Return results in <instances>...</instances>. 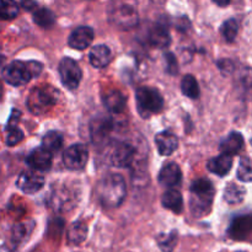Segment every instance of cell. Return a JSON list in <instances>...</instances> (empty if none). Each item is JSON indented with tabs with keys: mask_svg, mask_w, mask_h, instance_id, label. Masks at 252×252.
<instances>
[{
	"mask_svg": "<svg viewBox=\"0 0 252 252\" xmlns=\"http://www.w3.org/2000/svg\"><path fill=\"white\" fill-rule=\"evenodd\" d=\"M98 201L103 207L107 208H116L123 203L127 194L125 179L118 174H111L103 177L97 185Z\"/></svg>",
	"mask_w": 252,
	"mask_h": 252,
	"instance_id": "cell-1",
	"label": "cell"
},
{
	"mask_svg": "<svg viewBox=\"0 0 252 252\" xmlns=\"http://www.w3.org/2000/svg\"><path fill=\"white\" fill-rule=\"evenodd\" d=\"M214 199V187L207 179H198L191 185L189 206L196 218L206 217L212 209Z\"/></svg>",
	"mask_w": 252,
	"mask_h": 252,
	"instance_id": "cell-2",
	"label": "cell"
},
{
	"mask_svg": "<svg viewBox=\"0 0 252 252\" xmlns=\"http://www.w3.org/2000/svg\"><path fill=\"white\" fill-rule=\"evenodd\" d=\"M111 24L121 30H130L139 22L135 0H112L108 7Z\"/></svg>",
	"mask_w": 252,
	"mask_h": 252,
	"instance_id": "cell-3",
	"label": "cell"
},
{
	"mask_svg": "<svg viewBox=\"0 0 252 252\" xmlns=\"http://www.w3.org/2000/svg\"><path fill=\"white\" fill-rule=\"evenodd\" d=\"M42 65L39 62L15 61L7 64L2 70V78L12 86H21L29 83L32 78H36L42 73Z\"/></svg>",
	"mask_w": 252,
	"mask_h": 252,
	"instance_id": "cell-4",
	"label": "cell"
},
{
	"mask_svg": "<svg viewBox=\"0 0 252 252\" xmlns=\"http://www.w3.org/2000/svg\"><path fill=\"white\" fill-rule=\"evenodd\" d=\"M59 96V91L52 86H37L30 93L26 105L33 115H46L56 106Z\"/></svg>",
	"mask_w": 252,
	"mask_h": 252,
	"instance_id": "cell-5",
	"label": "cell"
},
{
	"mask_svg": "<svg viewBox=\"0 0 252 252\" xmlns=\"http://www.w3.org/2000/svg\"><path fill=\"white\" fill-rule=\"evenodd\" d=\"M137 108L143 118L161 112L164 108V97L158 89L150 86H142L135 93Z\"/></svg>",
	"mask_w": 252,
	"mask_h": 252,
	"instance_id": "cell-6",
	"label": "cell"
},
{
	"mask_svg": "<svg viewBox=\"0 0 252 252\" xmlns=\"http://www.w3.org/2000/svg\"><path fill=\"white\" fill-rule=\"evenodd\" d=\"M59 75H61L63 85L69 90H75L83 78L79 64L69 57L63 58L59 63Z\"/></svg>",
	"mask_w": 252,
	"mask_h": 252,
	"instance_id": "cell-7",
	"label": "cell"
},
{
	"mask_svg": "<svg viewBox=\"0 0 252 252\" xmlns=\"http://www.w3.org/2000/svg\"><path fill=\"white\" fill-rule=\"evenodd\" d=\"M113 128H115V123L111 117L100 116V117L94 118L90 125V134L94 144H105L110 138Z\"/></svg>",
	"mask_w": 252,
	"mask_h": 252,
	"instance_id": "cell-8",
	"label": "cell"
},
{
	"mask_svg": "<svg viewBox=\"0 0 252 252\" xmlns=\"http://www.w3.org/2000/svg\"><path fill=\"white\" fill-rule=\"evenodd\" d=\"M89 152L84 144H73L64 152L63 162L69 170H81L88 162Z\"/></svg>",
	"mask_w": 252,
	"mask_h": 252,
	"instance_id": "cell-9",
	"label": "cell"
},
{
	"mask_svg": "<svg viewBox=\"0 0 252 252\" xmlns=\"http://www.w3.org/2000/svg\"><path fill=\"white\" fill-rule=\"evenodd\" d=\"M135 157V149L128 143L116 145L110 157V161L116 167H129Z\"/></svg>",
	"mask_w": 252,
	"mask_h": 252,
	"instance_id": "cell-10",
	"label": "cell"
},
{
	"mask_svg": "<svg viewBox=\"0 0 252 252\" xmlns=\"http://www.w3.org/2000/svg\"><path fill=\"white\" fill-rule=\"evenodd\" d=\"M16 186L26 194H33L44 186V179L39 174L32 171L21 172L16 181Z\"/></svg>",
	"mask_w": 252,
	"mask_h": 252,
	"instance_id": "cell-11",
	"label": "cell"
},
{
	"mask_svg": "<svg viewBox=\"0 0 252 252\" xmlns=\"http://www.w3.org/2000/svg\"><path fill=\"white\" fill-rule=\"evenodd\" d=\"M94 36H95V33H94V30L91 27L80 26L71 32V34L69 36L68 43L71 48L83 51V49L88 48L93 43Z\"/></svg>",
	"mask_w": 252,
	"mask_h": 252,
	"instance_id": "cell-12",
	"label": "cell"
},
{
	"mask_svg": "<svg viewBox=\"0 0 252 252\" xmlns=\"http://www.w3.org/2000/svg\"><path fill=\"white\" fill-rule=\"evenodd\" d=\"M49 204L52 208L57 212H66L71 209L75 204L74 201V193L69 191L68 189L63 187V189H54L53 193L51 194V199H49Z\"/></svg>",
	"mask_w": 252,
	"mask_h": 252,
	"instance_id": "cell-13",
	"label": "cell"
},
{
	"mask_svg": "<svg viewBox=\"0 0 252 252\" xmlns=\"http://www.w3.org/2000/svg\"><path fill=\"white\" fill-rule=\"evenodd\" d=\"M252 230V218L251 216L238 217L230 224L228 234L234 240H245L249 238Z\"/></svg>",
	"mask_w": 252,
	"mask_h": 252,
	"instance_id": "cell-14",
	"label": "cell"
},
{
	"mask_svg": "<svg viewBox=\"0 0 252 252\" xmlns=\"http://www.w3.org/2000/svg\"><path fill=\"white\" fill-rule=\"evenodd\" d=\"M52 153L46 150L44 148H37V149L32 150L31 154L27 158V164L32 167V169L39 170V171H44L48 170L52 166Z\"/></svg>",
	"mask_w": 252,
	"mask_h": 252,
	"instance_id": "cell-15",
	"label": "cell"
},
{
	"mask_svg": "<svg viewBox=\"0 0 252 252\" xmlns=\"http://www.w3.org/2000/svg\"><path fill=\"white\" fill-rule=\"evenodd\" d=\"M149 43L152 44L154 48H166L170 43H171V36H170L169 29L165 26L164 24H155L154 26L150 29L149 36Z\"/></svg>",
	"mask_w": 252,
	"mask_h": 252,
	"instance_id": "cell-16",
	"label": "cell"
},
{
	"mask_svg": "<svg viewBox=\"0 0 252 252\" xmlns=\"http://www.w3.org/2000/svg\"><path fill=\"white\" fill-rule=\"evenodd\" d=\"M181 169L175 162L166 164L159 172V184L162 187H174L181 181Z\"/></svg>",
	"mask_w": 252,
	"mask_h": 252,
	"instance_id": "cell-17",
	"label": "cell"
},
{
	"mask_svg": "<svg viewBox=\"0 0 252 252\" xmlns=\"http://www.w3.org/2000/svg\"><path fill=\"white\" fill-rule=\"evenodd\" d=\"M155 143H157L158 152L162 157H169V155H171L177 149V147H179V139L171 132L159 133L157 135V138H155Z\"/></svg>",
	"mask_w": 252,
	"mask_h": 252,
	"instance_id": "cell-18",
	"label": "cell"
},
{
	"mask_svg": "<svg viewBox=\"0 0 252 252\" xmlns=\"http://www.w3.org/2000/svg\"><path fill=\"white\" fill-rule=\"evenodd\" d=\"M89 59L94 68L102 69L110 64L111 59H112V53L111 49L105 44H98L91 48L90 54H89Z\"/></svg>",
	"mask_w": 252,
	"mask_h": 252,
	"instance_id": "cell-19",
	"label": "cell"
},
{
	"mask_svg": "<svg viewBox=\"0 0 252 252\" xmlns=\"http://www.w3.org/2000/svg\"><path fill=\"white\" fill-rule=\"evenodd\" d=\"M126 96L118 90H110L103 96V105L110 112L121 113L126 107Z\"/></svg>",
	"mask_w": 252,
	"mask_h": 252,
	"instance_id": "cell-20",
	"label": "cell"
},
{
	"mask_svg": "<svg viewBox=\"0 0 252 252\" xmlns=\"http://www.w3.org/2000/svg\"><path fill=\"white\" fill-rule=\"evenodd\" d=\"M231 166H233V157H229L226 154H220L219 157L213 158L207 164L209 171L220 177L225 176L230 171Z\"/></svg>",
	"mask_w": 252,
	"mask_h": 252,
	"instance_id": "cell-21",
	"label": "cell"
},
{
	"mask_svg": "<svg viewBox=\"0 0 252 252\" xmlns=\"http://www.w3.org/2000/svg\"><path fill=\"white\" fill-rule=\"evenodd\" d=\"M244 147V138L240 133L233 132L220 143L221 154H226L229 157L240 153V150Z\"/></svg>",
	"mask_w": 252,
	"mask_h": 252,
	"instance_id": "cell-22",
	"label": "cell"
},
{
	"mask_svg": "<svg viewBox=\"0 0 252 252\" xmlns=\"http://www.w3.org/2000/svg\"><path fill=\"white\" fill-rule=\"evenodd\" d=\"M161 203L165 208L176 214H180L184 209V199H182L181 193L176 189H169L167 192H165L162 194Z\"/></svg>",
	"mask_w": 252,
	"mask_h": 252,
	"instance_id": "cell-23",
	"label": "cell"
},
{
	"mask_svg": "<svg viewBox=\"0 0 252 252\" xmlns=\"http://www.w3.org/2000/svg\"><path fill=\"white\" fill-rule=\"evenodd\" d=\"M88 235V225L83 221H74L69 228L66 238H68L69 244L73 245H80Z\"/></svg>",
	"mask_w": 252,
	"mask_h": 252,
	"instance_id": "cell-24",
	"label": "cell"
},
{
	"mask_svg": "<svg viewBox=\"0 0 252 252\" xmlns=\"http://www.w3.org/2000/svg\"><path fill=\"white\" fill-rule=\"evenodd\" d=\"M62 145H63V135L57 130H51V132L46 133L43 140H42V148L48 150L49 153L58 152Z\"/></svg>",
	"mask_w": 252,
	"mask_h": 252,
	"instance_id": "cell-25",
	"label": "cell"
},
{
	"mask_svg": "<svg viewBox=\"0 0 252 252\" xmlns=\"http://www.w3.org/2000/svg\"><path fill=\"white\" fill-rule=\"evenodd\" d=\"M181 90L185 96L189 98H198L199 96V86L196 78L191 74H187L184 76L181 81Z\"/></svg>",
	"mask_w": 252,
	"mask_h": 252,
	"instance_id": "cell-26",
	"label": "cell"
},
{
	"mask_svg": "<svg viewBox=\"0 0 252 252\" xmlns=\"http://www.w3.org/2000/svg\"><path fill=\"white\" fill-rule=\"evenodd\" d=\"M33 21L36 22L38 26L43 27V29H49L56 22V16L53 12L47 7H41V9L36 10L33 12Z\"/></svg>",
	"mask_w": 252,
	"mask_h": 252,
	"instance_id": "cell-27",
	"label": "cell"
},
{
	"mask_svg": "<svg viewBox=\"0 0 252 252\" xmlns=\"http://www.w3.org/2000/svg\"><path fill=\"white\" fill-rule=\"evenodd\" d=\"M245 189H243L241 186H238L235 184H230L225 189L224 192V198L228 202L229 204H239L244 201V197H245Z\"/></svg>",
	"mask_w": 252,
	"mask_h": 252,
	"instance_id": "cell-28",
	"label": "cell"
},
{
	"mask_svg": "<svg viewBox=\"0 0 252 252\" xmlns=\"http://www.w3.org/2000/svg\"><path fill=\"white\" fill-rule=\"evenodd\" d=\"M32 229H33V221L32 220H27L15 225L14 229H12V241H14V244H20L26 240L27 236L31 234Z\"/></svg>",
	"mask_w": 252,
	"mask_h": 252,
	"instance_id": "cell-29",
	"label": "cell"
},
{
	"mask_svg": "<svg viewBox=\"0 0 252 252\" xmlns=\"http://www.w3.org/2000/svg\"><path fill=\"white\" fill-rule=\"evenodd\" d=\"M19 15V5L15 0H0V19L12 20Z\"/></svg>",
	"mask_w": 252,
	"mask_h": 252,
	"instance_id": "cell-30",
	"label": "cell"
},
{
	"mask_svg": "<svg viewBox=\"0 0 252 252\" xmlns=\"http://www.w3.org/2000/svg\"><path fill=\"white\" fill-rule=\"evenodd\" d=\"M177 239H179V236H177L176 231H171L169 234H161L158 238V245L164 252H171L176 248Z\"/></svg>",
	"mask_w": 252,
	"mask_h": 252,
	"instance_id": "cell-31",
	"label": "cell"
},
{
	"mask_svg": "<svg viewBox=\"0 0 252 252\" xmlns=\"http://www.w3.org/2000/svg\"><path fill=\"white\" fill-rule=\"evenodd\" d=\"M221 34L226 42H233L236 38L239 32V24L235 19L226 20L220 29Z\"/></svg>",
	"mask_w": 252,
	"mask_h": 252,
	"instance_id": "cell-32",
	"label": "cell"
},
{
	"mask_svg": "<svg viewBox=\"0 0 252 252\" xmlns=\"http://www.w3.org/2000/svg\"><path fill=\"white\" fill-rule=\"evenodd\" d=\"M238 177L243 182H251L252 171H251V160L249 157H244L240 160L238 167Z\"/></svg>",
	"mask_w": 252,
	"mask_h": 252,
	"instance_id": "cell-33",
	"label": "cell"
},
{
	"mask_svg": "<svg viewBox=\"0 0 252 252\" xmlns=\"http://www.w3.org/2000/svg\"><path fill=\"white\" fill-rule=\"evenodd\" d=\"M25 134L21 129L19 128H14V129L7 130V135H6V144L7 147H14V145L19 144L24 140Z\"/></svg>",
	"mask_w": 252,
	"mask_h": 252,
	"instance_id": "cell-34",
	"label": "cell"
},
{
	"mask_svg": "<svg viewBox=\"0 0 252 252\" xmlns=\"http://www.w3.org/2000/svg\"><path fill=\"white\" fill-rule=\"evenodd\" d=\"M63 229H64V221L59 218L53 219L52 221H49L48 235L53 236V238L54 236L59 238V236L62 235V231H63Z\"/></svg>",
	"mask_w": 252,
	"mask_h": 252,
	"instance_id": "cell-35",
	"label": "cell"
},
{
	"mask_svg": "<svg viewBox=\"0 0 252 252\" xmlns=\"http://www.w3.org/2000/svg\"><path fill=\"white\" fill-rule=\"evenodd\" d=\"M165 61H166V69L170 74H176L179 71V65H177L176 57L172 53L165 54Z\"/></svg>",
	"mask_w": 252,
	"mask_h": 252,
	"instance_id": "cell-36",
	"label": "cell"
},
{
	"mask_svg": "<svg viewBox=\"0 0 252 252\" xmlns=\"http://www.w3.org/2000/svg\"><path fill=\"white\" fill-rule=\"evenodd\" d=\"M20 116H21V112H20V111H16V110L12 111L11 116H10V118H9V122H7V125H6V130L16 128L17 122H19V120H20Z\"/></svg>",
	"mask_w": 252,
	"mask_h": 252,
	"instance_id": "cell-37",
	"label": "cell"
},
{
	"mask_svg": "<svg viewBox=\"0 0 252 252\" xmlns=\"http://www.w3.org/2000/svg\"><path fill=\"white\" fill-rule=\"evenodd\" d=\"M21 6L27 11H32L36 9L37 1L36 0H21Z\"/></svg>",
	"mask_w": 252,
	"mask_h": 252,
	"instance_id": "cell-38",
	"label": "cell"
},
{
	"mask_svg": "<svg viewBox=\"0 0 252 252\" xmlns=\"http://www.w3.org/2000/svg\"><path fill=\"white\" fill-rule=\"evenodd\" d=\"M213 1L219 6H226L230 2V0H213Z\"/></svg>",
	"mask_w": 252,
	"mask_h": 252,
	"instance_id": "cell-39",
	"label": "cell"
},
{
	"mask_svg": "<svg viewBox=\"0 0 252 252\" xmlns=\"http://www.w3.org/2000/svg\"><path fill=\"white\" fill-rule=\"evenodd\" d=\"M0 252H14V250L9 249L7 246H1V248H0Z\"/></svg>",
	"mask_w": 252,
	"mask_h": 252,
	"instance_id": "cell-40",
	"label": "cell"
},
{
	"mask_svg": "<svg viewBox=\"0 0 252 252\" xmlns=\"http://www.w3.org/2000/svg\"><path fill=\"white\" fill-rule=\"evenodd\" d=\"M4 62H5V57L0 54V66H1L2 64H4Z\"/></svg>",
	"mask_w": 252,
	"mask_h": 252,
	"instance_id": "cell-41",
	"label": "cell"
},
{
	"mask_svg": "<svg viewBox=\"0 0 252 252\" xmlns=\"http://www.w3.org/2000/svg\"><path fill=\"white\" fill-rule=\"evenodd\" d=\"M1 96H2V85L0 83V100H1Z\"/></svg>",
	"mask_w": 252,
	"mask_h": 252,
	"instance_id": "cell-42",
	"label": "cell"
},
{
	"mask_svg": "<svg viewBox=\"0 0 252 252\" xmlns=\"http://www.w3.org/2000/svg\"><path fill=\"white\" fill-rule=\"evenodd\" d=\"M153 1H159V0H153ZM160 1H161V0H160Z\"/></svg>",
	"mask_w": 252,
	"mask_h": 252,
	"instance_id": "cell-43",
	"label": "cell"
}]
</instances>
